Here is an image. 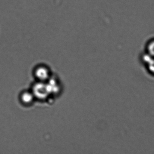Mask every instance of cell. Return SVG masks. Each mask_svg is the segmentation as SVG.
I'll return each mask as SVG.
<instances>
[{"label":"cell","mask_w":154,"mask_h":154,"mask_svg":"<svg viewBox=\"0 0 154 154\" xmlns=\"http://www.w3.org/2000/svg\"><path fill=\"white\" fill-rule=\"evenodd\" d=\"M33 73L34 76L41 82L49 80L51 77L50 68L46 64H40L34 67Z\"/></svg>","instance_id":"1"},{"label":"cell","mask_w":154,"mask_h":154,"mask_svg":"<svg viewBox=\"0 0 154 154\" xmlns=\"http://www.w3.org/2000/svg\"><path fill=\"white\" fill-rule=\"evenodd\" d=\"M34 96L39 99H44L49 93L47 85L41 84H36L33 89Z\"/></svg>","instance_id":"2"},{"label":"cell","mask_w":154,"mask_h":154,"mask_svg":"<svg viewBox=\"0 0 154 154\" xmlns=\"http://www.w3.org/2000/svg\"><path fill=\"white\" fill-rule=\"evenodd\" d=\"M141 60L149 73L154 75V57L146 53L142 56Z\"/></svg>","instance_id":"3"},{"label":"cell","mask_w":154,"mask_h":154,"mask_svg":"<svg viewBox=\"0 0 154 154\" xmlns=\"http://www.w3.org/2000/svg\"><path fill=\"white\" fill-rule=\"evenodd\" d=\"M34 96L32 93L25 92L21 95V100L25 104H29L33 102Z\"/></svg>","instance_id":"4"},{"label":"cell","mask_w":154,"mask_h":154,"mask_svg":"<svg viewBox=\"0 0 154 154\" xmlns=\"http://www.w3.org/2000/svg\"><path fill=\"white\" fill-rule=\"evenodd\" d=\"M146 53L154 57V40L151 41L146 46Z\"/></svg>","instance_id":"5"}]
</instances>
